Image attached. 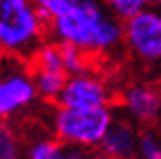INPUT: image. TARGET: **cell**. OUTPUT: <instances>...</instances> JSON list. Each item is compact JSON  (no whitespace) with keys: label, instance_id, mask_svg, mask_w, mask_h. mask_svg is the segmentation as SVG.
<instances>
[{"label":"cell","instance_id":"obj_1","mask_svg":"<svg viewBox=\"0 0 161 159\" xmlns=\"http://www.w3.org/2000/svg\"><path fill=\"white\" fill-rule=\"evenodd\" d=\"M53 41L71 43L88 55L118 49L124 41V22L102 0H34Z\"/></svg>","mask_w":161,"mask_h":159},{"label":"cell","instance_id":"obj_2","mask_svg":"<svg viewBox=\"0 0 161 159\" xmlns=\"http://www.w3.org/2000/svg\"><path fill=\"white\" fill-rule=\"evenodd\" d=\"M45 31L34 0H0V47L6 57L30 61L45 43Z\"/></svg>","mask_w":161,"mask_h":159},{"label":"cell","instance_id":"obj_3","mask_svg":"<svg viewBox=\"0 0 161 159\" xmlns=\"http://www.w3.org/2000/svg\"><path fill=\"white\" fill-rule=\"evenodd\" d=\"M110 108H67L59 106L53 114V134L63 144L94 149L112 122Z\"/></svg>","mask_w":161,"mask_h":159},{"label":"cell","instance_id":"obj_4","mask_svg":"<svg viewBox=\"0 0 161 159\" xmlns=\"http://www.w3.org/2000/svg\"><path fill=\"white\" fill-rule=\"evenodd\" d=\"M39 98L30 61L8 57L0 77V116L12 118L28 110Z\"/></svg>","mask_w":161,"mask_h":159},{"label":"cell","instance_id":"obj_5","mask_svg":"<svg viewBox=\"0 0 161 159\" xmlns=\"http://www.w3.org/2000/svg\"><path fill=\"white\" fill-rule=\"evenodd\" d=\"M124 43L143 63L161 61V12L143 8L124 22Z\"/></svg>","mask_w":161,"mask_h":159},{"label":"cell","instance_id":"obj_6","mask_svg":"<svg viewBox=\"0 0 161 159\" xmlns=\"http://www.w3.org/2000/svg\"><path fill=\"white\" fill-rule=\"evenodd\" d=\"M112 92L108 85L98 75L85 71L67 79L57 104L67 108H108Z\"/></svg>","mask_w":161,"mask_h":159},{"label":"cell","instance_id":"obj_7","mask_svg":"<svg viewBox=\"0 0 161 159\" xmlns=\"http://www.w3.org/2000/svg\"><path fill=\"white\" fill-rule=\"evenodd\" d=\"M140 136L130 116H114L98 145V151L112 159H128L138 153Z\"/></svg>","mask_w":161,"mask_h":159},{"label":"cell","instance_id":"obj_8","mask_svg":"<svg viewBox=\"0 0 161 159\" xmlns=\"http://www.w3.org/2000/svg\"><path fill=\"white\" fill-rule=\"evenodd\" d=\"M122 108L134 122L149 124L161 114V92L149 85H132L122 92Z\"/></svg>","mask_w":161,"mask_h":159},{"label":"cell","instance_id":"obj_9","mask_svg":"<svg viewBox=\"0 0 161 159\" xmlns=\"http://www.w3.org/2000/svg\"><path fill=\"white\" fill-rule=\"evenodd\" d=\"M36 79V86L39 92V98H43L47 102H57L69 75L59 73V71H42V69H31Z\"/></svg>","mask_w":161,"mask_h":159},{"label":"cell","instance_id":"obj_10","mask_svg":"<svg viewBox=\"0 0 161 159\" xmlns=\"http://www.w3.org/2000/svg\"><path fill=\"white\" fill-rule=\"evenodd\" d=\"M63 141L55 136H39L30 141L26 149V159H59L63 151Z\"/></svg>","mask_w":161,"mask_h":159},{"label":"cell","instance_id":"obj_11","mask_svg":"<svg viewBox=\"0 0 161 159\" xmlns=\"http://www.w3.org/2000/svg\"><path fill=\"white\" fill-rule=\"evenodd\" d=\"M59 45H61V53H63V65H65V71L69 77L88 71V53L86 51L71 43H59Z\"/></svg>","mask_w":161,"mask_h":159},{"label":"cell","instance_id":"obj_12","mask_svg":"<svg viewBox=\"0 0 161 159\" xmlns=\"http://www.w3.org/2000/svg\"><path fill=\"white\" fill-rule=\"evenodd\" d=\"M0 159H26L20 138L6 124L0 128Z\"/></svg>","mask_w":161,"mask_h":159},{"label":"cell","instance_id":"obj_13","mask_svg":"<svg viewBox=\"0 0 161 159\" xmlns=\"http://www.w3.org/2000/svg\"><path fill=\"white\" fill-rule=\"evenodd\" d=\"M102 2L122 22H126L128 18H132V16H136L143 8L149 6V0H102Z\"/></svg>","mask_w":161,"mask_h":159},{"label":"cell","instance_id":"obj_14","mask_svg":"<svg viewBox=\"0 0 161 159\" xmlns=\"http://www.w3.org/2000/svg\"><path fill=\"white\" fill-rule=\"evenodd\" d=\"M138 155L142 159H161V141L155 134L143 132L140 136V147Z\"/></svg>","mask_w":161,"mask_h":159},{"label":"cell","instance_id":"obj_15","mask_svg":"<svg viewBox=\"0 0 161 159\" xmlns=\"http://www.w3.org/2000/svg\"><path fill=\"white\" fill-rule=\"evenodd\" d=\"M91 157V151L85 147H79V145H63V151L59 155V159H88Z\"/></svg>","mask_w":161,"mask_h":159},{"label":"cell","instance_id":"obj_16","mask_svg":"<svg viewBox=\"0 0 161 159\" xmlns=\"http://www.w3.org/2000/svg\"><path fill=\"white\" fill-rule=\"evenodd\" d=\"M88 159H112V157H108L106 153H102V151H96V153H91Z\"/></svg>","mask_w":161,"mask_h":159},{"label":"cell","instance_id":"obj_17","mask_svg":"<svg viewBox=\"0 0 161 159\" xmlns=\"http://www.w3.org/2000/svg\"><path fill=\"white\" fill-rule=\"evenodd\" d=\"M149 6H161V0H149Z\"/></svg>","mask_w":161,"mask_h":159},{"label":"cell","instance_id":"obj_18","mask_svg":"<svg viewBox=\"0 0 161 159\" xmlns=\"http://www.w3.org/2000/svg\"><path fill=\"white\" fill-rule=\"evenodd\" d=\"M128 159H142L140 155H132V157H128Z\"/></svg>","mask_w":161,"mask_h":159}]
</instances>
